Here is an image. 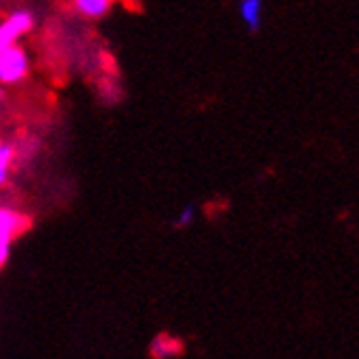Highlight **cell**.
Here are the masks:
<instances>
[{
	"label": "cell",
	"mask_w": 359,
	"mask_h": 359,
	"mask_svg": "<svg viewBox=\"0 0 359 359\" xmlns=\"http://www.w3.org/2000/svg\"><path fill=\"white\" fill-rule=\"evenodd\" d=\"M0 3H3V0H0Z\"/></svg>",
	"instance_id": "cell-10"
},
{
	"label": "cell",
	"mask_w": 359,
	"mask_h": 359,
	"mask_svg": "<svg viewBox=\"0 0 359 359\" xmlns=\"http://www.w3.org/2000/svg\"><path fill=\"white\" fill-rule=\"evenodd\" d=\"M0 98H3V90H0Z\"/></svg>",
	"instance_id": "cell-9"
},
{
	"label": "cell",
	"mask_w": 359,
	"mask_h": 359,
	"mask_svg": "<svg viewBox=\"0 0 359 359\" xmlns=\"http://www.w3.org/2000/svg\"><path fill=\"white\" fill-rule=\"evenodd\" d=\"M151 355H153V359H175V357L183 355V342L179 337L161 333L151 344Z\"/></svg>",
	"instance_id": "cell-6"
},
{
	"label": "cell",
	"mask_w": 359,
	"mask_h": 359,
	"mask_svg": "<svg viewBox=\"0 0 359 359\" xmlns=\"http://www.w3.org/2000/svg\"><path fill=\"white\" fill-rule=\"evenodd\" d=\"M31 72V59L22 44L0 50V88L22 83Z\"/></svg>",
	"instance_id": "cell-1"
},
{
	"label": "cell",
	"mask_w": 359,
	"mask_h": 359,
	"mask_svg": "<svg viewBox=\"0 0 359 359\" xmlns=\"http://www.w3.org/2000/svg\"><path fill=\"white\" fill-rule=\"evenodd\" d=\"M72 9L86 20H102L114 9V0H72Z\"/></svg>",
	"instance_id": "cell-5"
},
{
	"label": "cell",
	"mask_w": 359,
	"mask_h": 359,
	"mask_svg": "<svg viewBox=\"0 0 359 359\" xmlns=\"http://www.w3.org/2000/svg\"><path fill=\"white\" fill-rule=\"evenodd\" d=\"M29 229V218L11 207L0 205V268L9 259L11 242Z\"/></svg>",
	"instance_id": "cell-3"
},
{
	"label": "cell",
	"mask_w": 359,
	"mask_h": 359,
	"mask_svg": "<svg viewBox=\"0 0 359 359\" xmlns=\"http://www.w3.org/2000/svg\"><path fill=\"white\" fill-rule=\"evenodd\" d=\"M240 20L242 25L250 31L257 33L264 25V0H240Z\"/></svg>",
	"instance_id": "cell-4"
},
{
	"label": "cell",
	"mask_w": 359,
	"mask_h": 359,
	"mask_svg": "<svg viewBox=\"0 0 359 359\" xmlns=\"http://www.w3.org/2000/svg\"><path fill=\"white\" fill-rule=\"evenodd\" d=\"M35 29V13L31 9H13L0 20V50L20 44Z\"/></svg>",
	"instance_id": "cell-2"
},
{
	"label": "cell",
	"mask_w": 359,
	"mask_h": 359,
	"mask_svg": "<svg viewBox=\"0 0 359 359\" xmlns=\"http://www.w3.org/2000/svg\"><path fill=\"white\" fill-rule=\"evenodd\" d=\"M15 161H18L15 146L9 142H0V187H5L9 183Z\"/></svg>",
	"instance_id": "cell-7"
},
{
	"label": "cell",
	"mask_w": 359,
	"mask_h": 359,
	"mask_svg": "<svg viewBox=\"0 0 359 359\" xmlns=\"http://www.w3.org/2000/svg\"><path fill=\"white\" fill-rule=\"evenodd\" d=\"M194 216H196V207L194 205H185L177 214V218H175V226H179V229L189 226V224L194 222Z\"/></svg>",
	"instance_id": "cell-8"
}]
</instances>
